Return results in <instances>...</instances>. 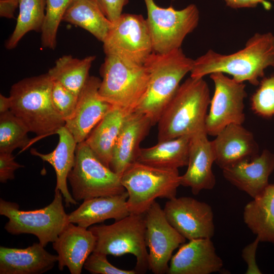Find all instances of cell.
I'll use <instances>...</instances> for the list:
<instances>
[{
	"mask_svg": "<svg viewBox=\"0 0 274 274\" xmlns=\"http://www.w3.org/2000/svg\"><path fill=\"white\" fill-rule=\"evenodd\" d=\"M274 67V35L270 32L256 33L245 47L230 54H222L210 49L194 60L190 77L202 78L220 72L231 75L239 82L248 81L258 86L265 70Z\"/></svg>",
	"mask_w": 274,
	"mask_h": 274,
	"instance_id": "6da1fadb",
	"label": "cell"
},
{
	"mask_svg": "<svg viewBox=\"0 0 274 274\" xmlns=\"http://www.w3.org/2000/svg\"><path fill=\"white\" fill-rule=\"evenodd\" d=\"M53 81L48 73L26 78L14 84L10 91V111L38 137L56 134L65 121L52 100Z\"/></svg>",
	"mask_w": 274,
	"mask_h": 274,
	"instance_id": "7a4b0ae2",
	"label": "cell"
},
{
	"mask_svg": "<svg viewBox=\"0 0 274 274\" xmlns=\"http://www.w3.org/2000/svg\"><path fill=\"white\" fill-rule=\"evenodd\" d=\"M210 90L202 78L191 77L180 85L158 124V141L191 135L205 127Z\"/></svg>",
	"mask_w": 274,
	"mask_h": 274,
	"instance_id": "3957f363",
	"label": "cell"
},
{
	"mask_svg": "<svg viewBox=\"0 0 274 274\" xmlns=\"http://www.w3.org/2000/svg\"><path fill=\"white\" fill-rule=\"evenodd\" d=\"M193 63L181 48L164 54L153 52L144 63L150 76L147 89L134 112L145 115L152 125L157 123Z\"/></svg>",
	"mask_w": 274,
	"mask_h": 274,
	"instance_id": "277c9868",
	"label": "cell"
},
{
	"mask_svg": "<svg viewBox=\"0 0 274 274\" xmlns=\"http://www.w3.org/2000/svg\"><path fill=\"white\" fill-rule=\"evenodd\" d=\"M177 168L155 167L135 161L121 176L127 192L126 203L131 214H145L157 198L176 197L181 185Z\"/></svg>",
	"mask_w": 274,
	"mask_h": 274,
	"instance_id": "5b68a950",
	"label": "cell"
},
{
	"mask_svg": "<svg viewBox=\"0 0 274 274\" xmlns=\"http://www.w3.org/2000/svg\"><path fill=\"white\" fill-rule=\"evenodd\" d=\"M100 74V96L113 106L134 112L148 87L150 76L145 65L106 55Z\"/></svg>",
	"mask_w": 274,
	"mask_h": 274,
	"instance_id": "8992f818",
	"label": "cell"
},
{
	"mask_svg": "<svg viewBox=\"0 0 274 274\" xmlns=\"http://www.w3.org/2000/svg\"><path fill=\"white\" fill-rule=\"evenodd\" d=\"M63 197L60 191L55 190L54 199L49 205L30 211L20 210L16 202L1 198L0 214L9 219L5 230L13 235L33 234L44 247L54 242L70 223L63 205Z\"/></svg>",
	"mask_w": 274,
	"mask_h": 274,
	"instance_id": "52a82bcc",
	"label": "cell"
},
{
	"mask_svg": "<svg viewBox=\"0 0 274 274\" xmlns=\"http://www.w3.org/2000/svg\"><path fill=\"white\" fill-rule=\"evenodd\" d=\"M88 229L95 237L94 251L114 256L131 254L136 258L134 270L138 273L149 269L145 214L130 213L112 224L92 226Z\"/></svg>",
	"mask_w": 274,
	"mask_h": 274,
	"instance_id": "ba28073f",
	"label": "cell"
},
{
	"mask_svg": "<svg viewBox=\"0 0 274 274\" xmlns=\"http://www.w3.org/2000/svg\"><path fill=\"white\" fill-rule=\"evenodd\" d=\"M67 180L77 201L121 194V177L104 164L84 141L77 144L73 167Z\"/></svg>",
	"mask_w": 274,
	"mask_h": 274,
	"instance_id": "9c48e42d",
	"label": "cell"
},
{
	"mask_svg": "<svg viewBox=\"0 0 274 274\" xmlns=\"http://www.w3.org/2000/svg\"><path fill=\"white\" fill-rule=\"evenodd\" d=\"M147 10L146 19L153 52L164 54L181 48L185 37L197 26L199 12L190 4L181 10L170 6L162 8L154 0H144Z\"/></svg>",
	"mask_w": 274,
	"mask_h": 274,
	"instance_id": "30bf717a",
	"label": "cell"
},
{
	"mask_svg": "<svg viewBox=\"0 0 274 274\" xmlns=\"http://www.w3.org/2000/svg\"><path fill=\"white\" fill-rule=\"evenodd\" d=\"M102 43L106 55L138 64H144L153 52L147 20L140 14H122Z\"/></svg>",
	"mask_w": 274,
	"mask_h": 274,
	"instance_id": "8fae6325",
	"label": "cell"
},
{
	"mask_svg": "<svg viewBox=\"0 0 274 274\" xmlns=\"http://www.w3.org/2000/svg\"><path fill=\"white\" fill-rule=\"evenodd\" d=\"M210 77L215 90L205 120V129L208 135L215 136L230 124H243L247 94L244 82H237L224 73H214Z\"/></svg>",
	"mask_w": 274,
	"mask_h": 274,
	"instance_id": "7c38bea8",
	"label": "cell"
},
{
	"mask_svg": "<svg viewBox=\"0 0 274 274\" xmlns=\"http://www.w3.org/2000/svg\"><path fill=\"white\" fill-rule=\"evenodd\" d=\"M146 242L149 248V269L155 274L167 273L173 251L186 238L167 221L163 210L155 201L145 213Z\"/></svg>",
	"mask_w": 274,
	"mask_h": 274,
	"instance_id": "4fadbf2b",
	"label": "cell"
},
{
	"mask_svg": "<svg viewBox=\"0 0 274 274\" xmlns=\"http://www.w3.org/2000/svg\"><path fill=\"white\" fill-rule=\"evenodd\" d=\"M163 210L168 222L186 239L214 236V214L208 203L191 197H176L168 199Z\"/></svg>",
	"mask_w": 274,
	"mask_h": 274,
	"instance_id": "5bb4252c",
	"label": "cell"
},
{
	"mask_svg": "<svg viewBox=\"0 0 274 274\" xmlns=\"http://www.w3.org/2000/svg\"><path fill=\"white\" fill-rule=\"evenodd\" d=\"M100 82L98 77L89 76L78 96L73 115L65 120L64 126L77 144L86 139L91 131L113 106L100 96L98 89Z\"/></svg>",
	"mask_w": 274,
	"mask_h": 274,
	"instance_id": "9a60e30c",
	"label": "cell"
},
{
	"mask_svg": "<svg viewBox=\"0 0 274 274\" xmlns=\"http://www.w3.org/2000/svg\"><path fill=\"white\" fill-rule=\"evenodd\" d=\"M215 156L205 127L191 135L187 169L181 176V185L190 187L192 193L211 190L216 185L212 171Z\"/></svg>",
	"mask_w": 274,
	"mask_h": 274,
	"instance_id": "2e32d148",
	"label": "cell"
},
{
	"mask_svg": "<svg viewBox=\"0 0 274 274\" xmlns=\"http://www.w3.org/2000/svg\"><path fill=\"white\" fill-rule=\"evenodd\" d=\"M273 170L274 153L265 149L253 158L223 169L222 173L227 181L254 198L269 185V177Z\"/></svg>",
	"mask_w": 274,
	"mask_h": 274,
	"instance_id": "e0dca14e",
	"label": "cell"
},
{
	"mask_svg": "<svg viewBox=\"0 0 274 274\" xmlns=\"http://www.w3.org/2000/svg\"><path fill=\"white\" fill-rule=\"evenodd\" d=\"M209 238L189 240L172 256L168 274H210L218 272L223 262Z\"/></svg>",
	"mask_w": 274,
	"mask_h": 274,
	"instance_id": "ac0fdd59",
	"label": "cell"
},
{
	"mask_svg": "<svg viewBox=\"0 0 274 274\" xmlns=\"http://www.w3.org/2000/svg\"><path fill=\"white\" fill-rule=\"evenodd\" d=\"M52 243L57 253L58 269L63 270L66 266L71 274H80L94 250L96 239L88 228L70 223Z\"/></svg>",
	"mask_w": 274,
	"mask_h": 274,
	"instance_id": "d6986e66",
	"label": "cell"
},
{
	"mask_svg": "<svg viewBox=\"0 0 274 274\" xmlns=\"http://www.w3.org/2000/svg\"><path fill=\"white\" fill-rule=\"evenodd\" d=\"M215 136L211 146L215 162L222 169L259 154L253 134L242 124H230Z\"/></svg>",
	"mask_w": 274,
	"mask_h": 274,
	"instance_id": "ffe728a7",
	"label": "cell"
},
{
	"mask_svg": "<svg viewBox=\"0 0 274 274\" xmlns=\"http://www.w3.org/2000/svg\"><path fill=\"white\" fill-rule=\"evenodd\" d=\"M153 126L145 115L133 112L126 118L113 149L110 168L119 176L136 161L140 144Z\"/></svg>",
	"mask_w": 274,
	"mask_h": 274,
	"instance_id": "44dd1931",
	"label": "cell"
},
{
	"mask_svg": "<svg viewBox=\"0 0 274 274\" xmlns=\"http://www.w3.org/2000/svg\"><path fill=\"white\" fill-rule=\"evenodd\" d=\"M57 261V255L49 253L39 242L22 249L0 247L1 274H41Z\"/></svg>",
	"mask_w": 274,
	"mask_h": 274,
	"instance_id": "7402d4cb",
	"label": "cell"
},
{
	"mask_svg": "<svg viewBox=\"0 0 274 274\" xmlns=\"http://www.w3.org/2000/svg\"><path fill=\"white\" fill-rule=\"evenodd\" d=\"M128 196L125 191L117 195L85 199L79 207L68 214L69 222L88 228L108 219H122L130 214L126 203Z\"/></svg>",
	"mask_w": 274,
	"mask_h": 274,
	"instance_id": "603a6c76",
	"label": "cell"
},
{
	"mask_svg": "<svg viewBox=\"0 0 274 274\" xmlns=\"http://www.w3.org/2000/svg\"><path fill=\"white\" fill-rule=\"evenodd\" d=\"M56 134L59 136V141L53 151L49 153L43 154L32 148L30 152L32 155L48 162L54 168L56 176L55 190L60 191L66 206L69 207L71 204L77 203V201L70 193L67 186L68 175L75 163L77 143L65 126L59 128Z\"/></svg>",
	"mask_w": 274,
	"mask_h": 274,
	"instance_id": "cb8c5ba5",
	"label": "cell"
},
{
	"mask_svg": "<svg viewBox=\"0 0 274 274\" xmlns=\"http://www.w3.org/2000/svg\"><path fill=\"white\" fill-rule=\"evenodd\" d=\"M131 113L113 106L85 140L98 158L109 167L117 139L126 118Z\"/></svg>",
	"mask_w": 274,
	"mask_h": 274,
	"instance_id": "d4e9b609",
	"label": "cell"
},
{
	"mask_svg": "<svg viewBox=\"0 0 274 274\" xmlns=\"http://www.w3.org/2000/svg\"><path fill=\"white\" fill-rule=\"evenodd\" d=\"M243 219L260 242L274 244V183L245 206Z\"/></svg>",
	"mask_w": 274,
	"mask_h": 274,
	"instance_id": "484cf974",
	"label": "cell"
},
{
	"mask_svg": "<svg viewBox=\"0 0 274 274\" xmlns=\"http://www.w3.org/2000/svg\"><path fill=\"white\" fill-rule=\"evenodd\" d=\"M191 135L158 142L148 148H140L136 161L164 168L187 166Z\"/></svg>",
	"mask_w": 274,
	"mask_h": 274,
	"instance_id": "4316f807",
	"label": "cell"
},
{
	"mask_svg": "<svg viewBox=\"0 0 274 274\" xmlns=\"http://www.w3.org/2000/svg\"><path fill=\"white\" fill-rule=\"evenodd\" d=\"M62 21L85 29L101 42L113 24L91 0H73Z\"/></svg>",
	"mask_w": 274,
	"mask_h": 274,
	"instance_id": "83f0119b",
	"label": "cell"
},
{
	"mask_svg": "<svg viewBox=\"0 0 274 274\" xmlns=\"http://www.w3.org/2000/svg\"><path fill=\"white\" fill-rule=\"evenodd\" d=\"M96 56L90 55L79 59L71 55L59 58L48 74L57 81L79 96L89 75V70Z\"/></svg>",
	"mask_w": 274,
	"mask_h": 274,
	"instance_id": "f1b7e54d",
	"label": "cell"
},
{
	"mask_svg": "<svg viewBox=\"0 0 274 274\" xmlns=\"http://www.w3.org/2000/svg\"><path fill=\"white\" fill-rule=\"evenodd\" d=\"M19 15L15 27L5 43L8 50L15 48L24 36L30 31L41 32L46 9V0H19Z\"/></svg>",
	"mask_w": 274,
	"mask_h": 274,
	"instance_id": "f546056e",
	"label": "cell"
},
{
	"mask_svg": "<svg viewBox=\"0 0 274 274\" xmlns=\"http://www.w3.org/2000/svg\"><path fill=\"white\" fill-rule=\"evenodd\" d=\"M29 132L24 124L10 110L0 113V152L12 153L24 149L30 144Z\"/></svg>",
	"mask_w": 274,
	"mask_h": 274,
	"instance_id": "4dcf8cb0",
	"label": "cell"
},
{
	"mask_svg": "<svg viewBox=\"0 0 274 274\" xmlns=\"http://www.w3.org/2000/svg\"><path fill=\"white\" fill-rule=\"evenodd\" d=\"M73 0H46L45 16L41 30L42 46L54 50L61 21Z\"/></svg>",
	"mask_w": 274,
	"mask_h": 274,
	"instance_id": "1f68e13d",
	"label": "cell"
},
{
	"mask_svg": "<svg viewBox=\"0 0 274 274\" xmlns=\"http://www.w3.org/2000/svg\"><path fill=\"white\" fill-rule=\"evenodd\" d=\"M252 110L264 118L274 117V75L264 77L250 98Z\"/></svg>",
	"mask_w": 274,
	"mask_h": 274,
	"instance_id": "d6a6232c",
	"label": "cell"
},
{
	"mask_svg": "<svg viewBox=\"0 0 274 274\" xmlns=\"http://www.w3.org/2000/svg\"><path fill=\"white\" fill-rule=\"evenodd\" d=\"M51 96L54 108L64 120L71 117L76 109L78 96L55 81L53 82Z\"/></svg>",
	"mask_w": 274,
	"mask_h": 274,
	"instance_id": "836d02e7",
	"label": "cell"
},
{
	"mask_svg": "<svg viewBox=\"0 0 274 274\" xmlns=\"http://www.w3.org/2000/svg\"><path fill=\"white\" fill-rule=\"evenodd\" d=\"M107 255L93 251L86 259L83 268L94 274H136L133 270H125L114 266L107 258Z\"/></svg>",
	"mask_w": 274,
	"mask_h": 274,
	"instance_id": "e575fe53",
	"label": "cell"
},
{
	"mask_svg": "<svg viewBox=\"0 0 274 274\" xmlns=\"http://www.w3.org/2000/svg\"><path fill=\"white\" fill-rule=\"evenodd\" d=\"M100 9L113 23L121 15L124 7L128 0H91Z\"/></svg>",
	"mask_w": 274,
	"mask_h": 274,
	"instance_id": "d590c367",
	"label": "cell"
},
{
	"mask_svg": "<svg viewBox=\"0 0 274 274\" xmlns=\"http://www.w3.org/2000/svg\"><path fill=\"white\" fill-rule=\"evenodd\" d=\"M23 167L15 160L12 153L0 152V182L6 183L15 178L16 169Z\"/></svg>",
	"mask_w": 274,
	"mask_h": 274,
	"instance_id": "8d00e7d4",
	"label": "cell"
},
{
	"mask_svg": "<svg viewBox=\"0 0 274 274\" xmlns=\"http://www.w3.org/2000/svg\"><path fill=\"white\" fill-rule=\"evenodd\" d=\"M260 241L258 237L246 246L242 251V256L247 265L246 274H261V270L256 261V253Z\"/></svg>",
	"mask_w": 274,
	"mask_h": 274,
	"instance_id": "74e56055",
	"label": "cell"
},
{
	"mask_svg": "<svg viewBox=\"0 0 274 274\" xmlns=\"http://www.w3.org/2000/svg\"><path fill=\"white\" fill-rule=\"evenodd\" d=\"M19 6V0H0L1 17L14 18V13Z\"/></svg>",
	"mask_w": 274,
	"mask_h": 274,
	"instance_id": "f35d334b",
	"label": "cell"
},
{
	"mask_svg": "<svg viewBox=\"0 0 274 274\" xmlns=\"http://www.w3.org/2000/svg\"><path fill=\"white\" fill-rule=\"evenodd\" d=\"M226 5L233 9L254 8L259 4H263L266 0H223ZM273 1L274 0H270Z\"/></svg>",
	"mask_w": 274,
	"mask_h": 274,
	"instance_id": "ab89813d",
	"label": "cell"
},
{
	"mask_svg": "<svg viewBox=\"0 0 274 274\" xmlns=\"http://www.w3.org/2000/svg\"><path fill=\"white\" fill-rule=\"evenodd\" d=\"M11 107V101L9 96L6 97L4 95L0 94V113H2L10 110Z\"/></svg>",
	"mask_w": 274,
	"mask_h": 274,
	"instance_id": "60d3db41",
	"label": "cell"
}]
</instances>
